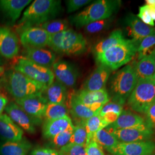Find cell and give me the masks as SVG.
Instances as JSON below:
<instances>
[{"mask_svg":"<svg viewBox=\"0 0 155 155\" xmlns=\"http://www.w3.org/2000/svg\"><path fill=\"white\" fill-rule=\"evenodd\" d=\"M61 11V1L35 0L24 11L19 20L18 31L38 27L44 22L52 20Z\"/></svg>","mask_w":155,"mask_h":155,"instance_id":"1","label":"cell"},{"mask_svg":"<svg viewBox=\"0 0 155 155\" xmlns=\"http://www.w3.org/2000/svg\"><path fill=\"white\" fill-rule=\"evenodd\" d=\"M0 83L6 91L17 100L42 95L46 87L13 69L5 71Z\"/></svg>","mask_w":155,"mask_h":155,"instance_id":"2","label":"cell"},{"mask_svg":"<svg viewBox=\"0 0 155 155\" xmlns=\"http://www.w3.org/2000/svg\"><path fill=\"white\" fill-rule=\"evenodd\" d=\"M121 1L119 0L96 1L74 16L70 22L77 28L84 27L90 23L110 18L119 9Z\"/></svg>","mask_w":155,"mask_h":155,"instance_id":"3","label":"cell"},{"mask_svg":"<svg viewBox=\"0 0 155 155\" xmlns=\"http://www.w3.org/2000/svg\"><path fill=\"white\" fill-rule=\"evenodd\" d=\"M139 44L132 39H125L121 43L95 55L99 64L116 70L127 64L136 55Z\"/></svg>","mask_w":155,"mask_h":155,"instance_id":"4","label":"cell"},{"mask_svg":"<svg viewBox=\"0 0 155 155\" xmlns=\"http://www.w3.org/2000/svg\"><path fill=\"white\" fill-rule=\"evenodd\" d=\"M137 81L133 65H126L117 71L111 77L109 84L112 102L123 106Z\"/></svg>","mask_w":155,"mask_h":155,"instance_id":"5","label":"cell"},{"mask_svg":"<svg viewBox=\"0 0 155 155\" xmlns=\"http://www.w3.org/2000/svg\"><path fill=\"white\" fill-rule=\"evenodd\" d=\"M86 40L81 33L71 29L51 35L48 45L56 52L67 55H78L86 50Z\"/></svg>","mask_w":155,"mask_h":155,"instance_id":"6","label":"cell"},{"mask_svg":"<svg viewBox=\"0 0 155 155\" xmlns=\"http://www.w3.org/2000/svg\"><path fill=\"white\" fill-rule=\"evenodd\" d=\"M155 102V79L139 80L127 99V105L136 112L145 114Z\"/></svg>","mask_w":155,"mask_h":155,"instance_id":"7","label":"cell"},{"mask_svg":"<svg viewBox=\"0 0 155 155\" xmlns=\"http://www.w3.org/2000/svg\"><path fill=\"white\" fill-rule=\"evenodd\" d=\"M12 67L14 70L22 73L46 87L54 82L55 77L51 69L39 66L25 57H20L16 59Z\"/></svg>","mask_w":155,"mask_h":155,"instance_id":"8","label":"cell"},{"mask_svg":"<svg viewBox=\"0 0 155 155\" xmlns=\"http://www.w3.org/2000/svg\"><path fill=\"white\" fill-rule=\"evenodd\" d=\"M120 143H134L149 141L152 138L153 132L148 127L129 128L123 129H113L105 127Z\"/></svg>","mask_w":155,"mask_h":155,"instance_id":"9","label":"cell"},{"mask_svg":"<svg viewBox=\"0 0 155 155\" xmlns=\"http://www.w3.org/2000/svg\"><path fill=\"white\" fill-rule=\"evenodd\" d=\"M50 36L49 33L38 27L26 28L20 31V42L24 48H44L48 46Z\"/></svg>","mask_w":155,"mask_h":155,"instance_id":"10","label":"cell"},{"mask_svg":"<svg viewBox=\"0 0 155 155\" xmlns=\"http://www.w3.org/2000/svg\"><path fill=\"white\" fill-rule=\"evenodd\" d=\"M155 151V143L144 141L134 143H118L109 152L113 155H150Z\"/></svg>","mask_w":155,"mask_h":155,"instance_id":"11","label":"cell"},{"mask_svg":"<svg viewBox=\"0 0 155 155\" xmlns=\"http://www.w3.org/2000/svg\"><path fill=\"white\" fill-rule=\"evenodd\" d=\"M16 103L37 123L44 117L45 110L48 104L43 94L17 100Z\"/></svg>","mask_w":155,"mask_h":155,"instance_id":"12","label":"cell"},{"mask_svg":"<svg viewBox=\"0 0 155 155\" xmlns=\"http://www.w3.org/2000/svg\"><path fill=\"white\" fill-rule=\"evenodd\" d=\"M52 68L56 81L66 87L71 88L75 86L79 74L77 68L71 64L67 61H55Z\"/></svg>","mask_w":155,"mask_h":155,"instance_id":"13","label":"cell"},{"mask_svg":"<svg viewBox=\"0 0 155 155\" xmlns=\"http://www.w3.org/2000/svg\"><path fill=\"white\" fill-rule=\"evenodd\" d=\"M5 110L7 115L22 129L29 134L36 133L35 124L37 122L16 103H9L6 106Z\"/></svg>","mask_w":155,"mask_h":155,"instance_id":"14","label":"cell"},{"mask_svg":"<svg viewBox=\"0 0 155 155\" xmlns=\"http://www.w3.org/2000/svg\"><path fill=\"white\" fill-rule=\"evenodd\" d=\"M19 52L16 35L9 28L0 27V55L6 59L16 58Z\"/></svg>","mask_w":155,"mask_h":155,"instance_id":"15","label":"cell"},{"mask_svg":"<svg viewBox=\"0 0 155 155\" xmlns=\"http://www.w3.org/2000/svg\"><path fill=\"white\" fill-rule=\"evenodd\" d=\"M125 22L129 34L132 38V40L139 45L145 38L155 34V27L145 24L133 14L127 15L125 20Z\"/></svg>","mask_w":155,"mask_h":155,"instance_id":"16","label":"cell"},{"mask_svg":"<svg viewBox=\"0 0 155 155\" xmlns=\"http://www.w3.org/2000/svg\"><path fill=\"white\" fill-rule=\"evenodd\" d=\"M74 95L83 105L100 110L110 101V96L106 89L99 91H87L82 89Z\"/></svg>","mask_w":155,"mask_h":155,"instance_id":"17","label":"cell"},{"mask_svg":"<svg viewBox=\"0 0 155 155\" xmlns=\"http://www.w3.org/2000/svg\"><path fill=\"white\" fill-rule=\"evenodd\" d=\"M111 71L112 70L109 67L99 64L83 83L82 90L99 91L105 89Z\"/></svg>","mask_w":155,"mask_h":155,"instance_id":"18","label":"cell"},{"mask_svg":"<svg viewBox=\"0 0 155 155\" xmlns=\"http://www.w3.org/2000/svg\"><path fill=\"white\" fill-rule=\"evenodd\" d=\"M25 58L39 66L50 69L52 67L56 61L55 53L44 48H25Z\"/></svg>","mask_w":155,"mask_h":155,"instance_id":"19","label":"cell"},{"mask_svg":"<svg viewBox=\"0 0 155 155\" xmlns=\"http://www.w3.org/2000/svg\"><path fill=\"white\" fill-rule=\"evenodd\" d=\"M23 130L6 114L0 116V137L5 141L22 140Z\"/></svg>","mask_w":155,"mask_h":155,"instance_id":"20","label":"cell"},{"mask_svg":"<svg viewBox=\"0 0 155 155\" xmlns=\"http://www.w3.org/2000/svg\"><path fill=\"white\" fill-rule=\"evenodd\" d=\"M74 127L72 120L68 116L56 120L45 121L43 126L42 132L45 138L51 140L59 133Z\"/></svg>","mask_w":155,"mask_h":155,"instance_id":"21","label":"cell"},{"mask_svg":"<svg viewBox=\"0 0 155 155\" xmlns=\"http://www.w3.org/2000/svg\"><path fill=\"white\" fill-rule=\"evenodd\" d=\"M146 122L143 117L130 110H123L116 121L106 127L113 129H123L137 128L146 126Z\"/></svg>","mask_w":155,"mask_h":155,"instance_id":"22","label":"cell"},{"mask_svg":"<svg viewBox=\"0 0 155 155\" xmlns=\"http://www.w3.org/2000/svg\"><path fill=\"white\" fill-rule=\"evenodd\" d=\"M31 2V0H0V11L14 24Z\"/></svg>","mask_w":155,"mask_h":155,"instance_id":"23","label":"cell"},{"mask_svg":"<svg viewBox=\"0 0 155 155\" xmlns=\"http://www.w3.org/2000/svg\"><path fill=\"white\" fill-rule=\"evenodd\" d=\"M70 110L72 116L76 119L78 123H82L89 118L98 114L101 110L94 107L84 105L76 98L74 94L70 100Z\"/></svg>","mask_w":155,"mask_h":155,"instance_id":"24","label":"cell"},{"mask_svg":"<svg viewBox=\"0 0 155 155\" xmlns=\"http://www.w3.org/2000/svg\"><path fill=\"white\" fill-rule=\"evenodd\" d=\"M155 54L145 56L133 65L137 81L155 79Z\"/></svg>","mask_w":155,"mask_h":155,"instance_id":"25","label":"cell"},{"mask_svg":"<svg viewBox=\"0 0 155 155\" xmlns=\"http://www.w3.org/2000/svg\"><path fill=\"white\" fill-rule=\"evenodd\" d=\"M43 95L48 104H64L67 98V90L66 86L58 81H54L45 90Z\"/></svg>","mask_w":155,"mask_h":155,"instance_id":"26","label":"cell"},{"mask_svg":"<svg viewBox=\"0 0 155 155\" xmlns=\"http://www.w3.org/2000/svg\"><path fill=\"white\" fill-rule=\"evenodd\" d=\"M31 147V144L25 139L5 141L0 143V155H27Z\"/></svg>","mask_w":155,"mask_h":155,"instance_id":"27","label":"cell"},{"mask_svg":"<svg viewBox=\"0 0 155 155\" xmlns=\"http://www.w3.org/2000/svg\"><path fill=\"white\" fill-rule=\"evenodd\" d=\"M125 39L121 30H115L113 31L107 38L103 39L94 45L93 48V52L95 55H97L121 43Z\"/></svg>","mask_w":155,"mask_h":155,"instance_id":"28","label":"cell"},{"mask_svg":"<svg viewBox=\"0 0 155 155\" xmlns=\"http://www.w3.org/2000/svg\"><path fill=\"white\" fill-rule=\"evenodd\" d=\"M123 110V106L111 101L102 107L98 114L109 126L116 121Z\"/></svg>","mask_w":155,"mask_h":155,"instance_id":"29","label":"cell"},{"mask_svg":"<svg viewBox=\"0 0 155 155\" xmlns=\"http://www.w3.org/2000/svg\"><path fill=\"white\" fill-rule=\"evenodd\" d=\"M92 140L96 141L102 148H105L108 152L114 148L119 143L116 138L105 128L95 133Z\"/></svg>","mask_w":155,"mask_h":155,"instance_id":"30","label":"cell"},{"mask_svg":"<svg viewBox=\"0 0 155 155\" xmlns=\"http://www.w3.org/2000/svg\"><path fill=\"white\" fill-rule=\"evenodd\" d=\"M83 123L86 128L87 135V144L92 140L95 133L108 126L99 116V114H97L89 118Z\"/></svg>","mask_w":155,"mask_h":155,"instance_id":"31","label":"cell"},{"mask_svg":"<svg viewBox=\"0 0 155 155\" xmlns=\"http://www.w3.org/2000/svg\"><path fill=\"white\" fill-rule=\"evenodd\" d=\"M69 110L65 104H48L45 110L44 118L47 120H52L68 116Z\"/></svg>","mask_w":155,"mask_h":155,"instance_id":"32","label":"cell"},{"mask_svg":"<svg viewBox=\"0 0 155 155\" xmlns=\"http://www.w3.org/2000/svg\"><path fill=\"white\" fill-rule=\"evenodd\" d=\"M137 53L139 60L145 56L155 54V34L145 38L140 42Z\"/></svg>","mask_w":155,"mask_h":155,"instance_id":"33","label":"cell"},{"mask_svg":"<svg viewBox=\"0 0 155 155\" xmlns=\"http://www.w3.org/2000/svg\"><path fill=\"white\" fill-rule=\"evenodd\" d=\"M38 27L42 28L50 35H53L67 30L68 28V24L64 20H52L40 24Z\"/></svg>","mask_w":155,"mask_h":155,"instance_id":"34","label":"cell"},{"mask_svg":"<svg viewBox=\"0 0 155 155\" xmlns=\"http://www.w3.org/2000/svg\"><path fill=\"white\" fill-rule=\"evenodd\" d=\"M87 135L83 122L78 124L75 126L72 136L68 144L86 146L87 144Z\"/></svg>","mask_w":155,"mask_h":155,"instance_id":"35","label":"cell"},{"mask_svg":"<svg viewBox=\"0 0 155 155\" xmlns=\"http://www.w3.org/2000/svg\"><path fill=\"white\" fill-rule=\"evenodd\" d=\"M74 128L66 130L51 139L52 144L58 148H61L68 144Z\"/></svg>","mask_w":155,"mask_h":155,"instance_id":"36","label":"cell"},{"mask_svg":"<svg viewBox=\"0 0 155 155\" xmlns=\"http://www.w3.org/2000/svg\"><path fill=\"white\" fill-rule=\"evenodd\" d=\"M111 21L112 20L109 18L105 20L91 22L84 27V30L86 33L89 34L99 33L107 28L110 25Z\"/></svg>","mask_w":155,"mask_h":155,"instance_id":"37","label":"cell"},{"mask_svg":"<svg viewBox=\"0 0 155 155\" xmlns=\"http://www.w3.org/2000/svg\"><path fill=\"white\" fill-rule=\"evenodd\" d=\"M59 151L63 155H87L86 146L75 144H67Z\"/></svg>","mask_w":155,"mask_h":155,"instance_id":"38","label":"cell"},{"mask_svg":"<svg viewBox=\"0 0 155 155\" xmlns=\"http://www.w3.org/2000/svg\"><path fill=\"white\" fill-rule=\"evenodd\" d=\"M137 17H138L140 20L145 23V24L154 27L155 22L150 16L148 6L147 5L140 6L139 8V12Z\"/></svg>","mask_w":155,"mask_h":155,"instance_id":"39","label":"cell"},{"mask_svg":"<svg viewBox=\"0 0 155 155\" xmlns=\"http://www.w3.org/2000/svg\"><path fill=\"white\" fill-rule=\"evenodd\" d=\"M90 0H67L66 1L67 11L68 13L77 11L82 7L91 2Z\"/></svg>","mask_w":155,"mask_h":155,"instance_id":"40","label":"cell"},{"mask_svg":"<svg viewBox=\"0 0 155 155\" xmlns=\"http://www.w3.org/2000/svg\"><path fill=\"white\" fill-rule=\"evenodd\" d=\"M145 114L146 116V120H145L146 124L154 133L155 132V102L150 106Z\"/></svg>","mask_w":155,"mask_h":155,"instance_id":"41","label":"cell"},{"mask_svg":"<svg viewBox=\"0 0 155 155\" xmlns=\"http://www.w3.org/2000/svg\"><path fill=\"white\" fill-rule=\"evenodd\" d=\"M86 151L87 155H105L102 148L94 140L86 145Z\"/></svg>","mask_w":155,"mask_h":155,"instance_id":"42","label":"cell"},{"mask_svg":"<svg viewBox=\"0 0 155 155\" xmlns=\"http://www.w3.org/2000/svg\"><path fill=\"white\" fill-rule=\"evenodd\" d=\"M31 155H63L60 151L48 147H38L33 149Z\"/></svg>","mask_w":155,"mask_h":155,"instance_id":"43","label":"cell"},{"mask_svg":"<svg viewBox=\"0 0 155 155\" xmlns=\"http://www.w3.org/2000/svg\"><path fill=\"white\" fill-rule=\"evenodd\" d=\"M8 100L5 97L0 94V116L2 114L3 111L5 109L6 106L8 105Z\"/></svg>","mask_w":155,"mask_h":155,"instance_id":"44","label":"cell"},{"mask_svg":"<svg viewBox=\"0 0 155 155\" xmlns=\"http://www.w3.org/2000/svg\"><path fill=\"white\" fill-rule=\"evenodd\" d=\"M4 72H5L4 68L3 67L0 66V76L2 77L3 75V74H4Z\"/></svg>","mask_w":155,"mask_h":155,"instance_id":"45","label":"cell"},{"mask_svg":"<svg viewBox=\"0 0 155 155\" xmlns=\"http://www.w3.org/2000/svg\"><path fill=\"white\" fill-rule=\"evenodd\" d=\"M155 155V152H154V153H152V155Z\"/></svg>","mask_w":155,"mask_h":155,"instance_id":"46","label":"cell"},{"mask_svg":"<svg viewBox=\"0 0 155 155\" xmlns=\"http://www.w3.org/2000/svg\"></svg>","mask_w":155,"mask_h":155,"instance_id":"47","label":"cell"},{"mask_svg":"<svg viewBox=\"0 0 155 155\" xmlns=\"http://www.w3.org/2000/svg\"><path fill=\"white\" fill-rule=\"evenodd\" d=\"M154 6V7H155V6Z\"/></svg>","mask_w":155,"mask_h":155,"instance_id":"48","label":"cell"}]
</instances>
